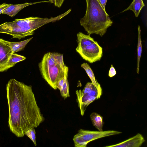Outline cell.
<instances>
[{"label": "cell", "instance_id": "1", "mask_svg": "<svg viewBox=\"0 0 147 147\" xmlns=\"http://www.w3.org/2000/svg\"><path fill=\"white\" fill-rule=\"evenodd\" d=\"M10 131L22 137L29 129L37 127L45 120L37 104L32 86L15 79L9 80L6 86Z\"/></svg>", "mask_w": 147, "mask_h": 147}, {"label": "cell", "instance_id": "2", "mask_svg": "<svg viewBox=\"0 0 147 147\" xmlns=\"http://www.w3.org/2000/svg\"><path fill=\"white\" fill-rule=\"evenodd\" d=\"M86 1V12L80 20V25L88 34H95L102 36L113 22L99 0Z\"/></svg>", "mask_w": 147, "mask_h": 147}, {"label": "cell", "instance_id": "3", "mask_svg": "<svg viewBox=\"0 0 147 147\" xmlns=\"http://www.w3.org/2000/svg\"><path fill=\"white\" fill-rule=\"evenodd\" d=\"M71 12L69 9L64 13L50 18L31 17L21 19H15L12 22H6L0 25V33L12 36L13 38L20 40L32 35L35 30L50 22L59 21Z\"/></svg>", "mask_w": 147, "mask_h": 147}, {"label": "cell", "instance_id": "4", "mask_svg": "<svg viewBox=\"0 0 147 147\" xmlns=\"http://www.w3.org/2000/svg\"><path fill=\"white\" fill-rule=\"evenodd\" d=\"M38 66L43 78L52 88L56 90L57 83L65 75L67 67L64 64L63 55L48 52L44 55Z\"/></svg>", "mask_w": 147, "mask_h": 147}, {"label": "cell", "instance_id": "5", "mask_svg": "<svg viewBox=\"0 0 147 147\" xmlns=\"http://www.w3.org/2000/svg\"><path fill=\"white\" fill-rule=\"evenodd\" d=\"M121 133V132L115 130L92 131L80 129L74 136L73 140L75 147H86L91 141Z\"/></svg>", "mask_w": 147, "mask_h": 147}, {"label": "cell", "instance_id": "6", "mask_svg": "<svg viewBox=\"0 0 147 147\" xmlns=\"http://www.w3.org/2000/svg\"><path fill=\"white\" fill-rule=\"evenodd\" d=\"M76 93L80 114L83 116L88 106L95 100L98 99V92L92 83L88 82L83 89L76 90Z\"/></svg>", "mask_w": 147, "mask_h": 147}, {"label": "cell", "instance_id": "7", "mask_svg": "<svg viewBox=\"0 0 147 147\" xmlns=\"http://www.w3.org/2000/svg\"><path fill=\"white\" fill-rule=\"evenodd\" d=\"M82 57L90 63L99 61L102 55V49L97 41L76 51Z\"/></svg>", "mask_w": 147, "mask_h": 147}, {"label": "cell", "instance_id": "8", "mask_svg": "<svg viewBox=\"0 0 147 147\" xmlns=\"http://www.w3.org/2000/svg\"><path fill=\"white\" fill-rule=\"evenodd\" d=\"M12 53L10 47L5 40L0 38V72L4 71L5 67Z\"/></svg>", "mask_w": 147, "mask_h": 147}, {"label": "cell", "instance_id": "9", "mask_svg": "<svg viewBox=\"0 0 147 147\" xmlns=\"http://www.w3.org/2000/svg\"><path fill=\"white\" fill-rule=\"evenodd\" d=\"M142 134L138 133L134 136L118 144L105 147H140L145 142Z\"/></svg>", "mask_w": 147, "mask_h": 147}, {"label": "cell", "instance_id": "10", "mask_svg": "<svg viewBox=\"0 0 147 147\" xmlns=\"http://www.w3.org/2000/svg\"><path fill=\"white\" fill-rule=\"evenodd\" d=\"M49 2V1H44L33 3H26L18 4H9L2 11V14H7L11 17L14 16L22 9L28 6L41 2Z\"/></svg>", "mask_w": 147, "mask_h": 147}, {"label": "cell", "instance_id": "11", "mask_svg": "<svg viewBox=\"0 0 147 147\" xmlns=\"http://www.w3.org/2000/svg\"><path fill=\"white\" fill-rule=\"evenodd\" d=\"M77 36L78 46L76 49V51L82 49L96 42L90 35H86L81 32L78 33Z\"/></svg>", "mask_w": 147, "mask_h": 147}, {"label": "cell", "instance_id": "12", "mask_svg": "<svg viewBox=\"0 0 147 147\" xmlns=\"http://www.w3.org/2000/svg\"><path fill=\"white\" fill-rule=\"evenodd\" d=\"M81 67L85 71L91 80L92 83L95 87L98 92V98L99 99L102 93V89L100 84L96 80L93 72L88 64L84 63L81 65Z\"/></svg>", "mask_w": 147, "mask_h": 147}, {"label": "cell", "instance_id": "13", "mask_svg": "<svg viewBox=\"0 0 147 147\" xmlns=\"http://www.w3.org/2000/svg\"><path fill=\"white\" fill-rule=\"evenodd\" d=\"M32 38V37L23 41L18 42H11L5 40V42L10 47L12 53H15L23 50Z\"/></svg>", "mask_w": 147, "mask_h": 147}, {"label": "cell", "instance_id": "14", "mask_svg": "<svg viewBox=\"0 0 147 147\" xmlns=\"http://www.w3.org/2000/svg\"><path fill=\"white\" fill-rule=\"evenodd\" d=\"M144 6L143 0H133L129 7L121 12L131 10L133 11L136 17H137L138 16L141 10Z\"/></svg>", "mask_w": 147, "mask_h": 147}, {"label": "cell", "instance_id": "15", "mask_svg": "<svg viewBox=\"0 0 147 147\" xmlns=\"http://www.w3.org/2000/svg\"><path fill=\"white\" fill-rule=\"evenodd\" d=\"M90 117L93 126L98 131H103L102 127L104 124L103 117L98 113L93 112L90 115Z\"/></svg>", "mask_w": 147, "mask_h": 147}, {"label": "cell", "instance_id": "16", "mask_svg": "<svg viewBox=\"0 0 147 147\" xmlns=\"http://www.w3.org/2000/svg\"><path fill=\"white\" fill-rule=\"evenodd\" d=\"M26 59V57L23 56L12 53L5 67L4 71L14 66L17 63L23 61Z\"/></svg>", "mask_w": 147, "mask_h": 147}, {"label": "cell", "instance_id": "17", "mask_svg": "<svg viewBox=\"0 0 147 147\" xmlns=\"http://www.w3.org/2000/svg\"><path fill=\"white\" fill-rule=\"evenodd\" d=\"M69 68L66 70L64 82L60 89V94L62 97L65 99L70 96L69 85L68 80Z\"/></svg>", "mask_w": 147, "mask_h": 147}, {"label": "cell", "instance_id": "18", "mask_svg": "<svg viewBox=\"0 0 147 147\" xmlns=\"http://www.w3.org/2000/svg\"><path fill=\"white\" fill-rule=\"evenodd\" d=\"M138 41L137 45V65L136 71L138 74L139 72V64L140 59L142 53V40L141 38V30L139 25L138 27Z\"/></svg>", "mask_w": 147, "mask_h": 147}, {"label": "cell", "instance_id": "19", "mask_svg": "<svg viewBox=\"0 0 147 147\" xmlns=\"http://www.w3.org/2000/svg\"><path fill=\"white\" fill-rule=\"evenodd\" d=\"M25 135L30 139L34 143L35 146H36V132L34 127H32L29 129L25 132Z\"/></svg>", "mask_w": 147, "mask_h": 147}, {"label": "cell", "instance_id": "20", "mask_svg": "<svg viewBox=\"0 0 147 147\" xmlns=\"http://www.w3.org/2000/svg\"><path fill=\"white\" fill-rule=\"evenodd\" d=\"M65 0H49V2L54 4L55 6L60 7Z\"/></svg>", "mask_w": 147, "mask_h": 147}, {"label": "cell", "instance_id": "21", "mask_svg": "<svg viewBox=\"0 0 147 147\" xmlns=\"http://www.w3.org/2000/svg\"><path fill=\"white\" fill-rule=\"evenodd\" d=\"M68 68V67H67L66 69L65 75L61 78L57 83V88H58L59 90H60L61 89V88L64 82L65 79L66 72V70Z\"/></svg>", "mask_w": 147, "mask_h": 147}, {"label": "cell", "instance_id": "22", "mask_svg": "<svg viewBox=\"0 0 147 147\" xmlns=\"http://www.w3.org/2000/svg\"><path fill=\"white\" fill-rule=\"evenodd\" d=\"M116 74L115 69L111 65L109 72V76L110 77H112L115 76Z\"/></svg>", "mask_w": 147, "mask_h": 147}, {"label": "cell", "instance_id": "23", "mask_svg": "<svg viewBox=\"0 0 147 147\" xmlns=\"http://www.w3.org/2000/svg\"><path fill=\"white\" fill-rule=\"evenodd\" d=\"M9 4L4 3L0 5V14L2 13L3 11L7 7Z\"/></svg>", "mask_w": 147, "mask_h": 147}, {"label": "cell", "instance_id": "24", "mask_svg": "<svg viewBox=\"0 0 147 147\" xmlns=\"http://www.w3.org/2000/svg\"><path fill=\"white\" fill-rule=\"evenodd\" d=\"M100 3L105 8V6L107 0H99Z\"/></svg>", "mask_w": 147, "mask_h": 147}]
</instances>
